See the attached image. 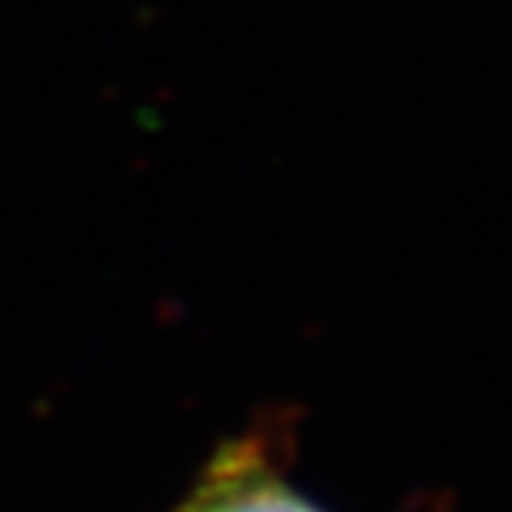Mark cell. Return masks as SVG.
Wrapping results in <instances>:
<instances>
[{
  "label": "cell",
  "mask_w": 512,
  "mask_h": 512,
  "mask_svg": "<svg viewBox=\"0 0 512 512\" xmlns=\"http://www.w3.org/2000/svg\"><path fill=\"white\" fill-rule=\"evenodd\" d=\"M168 512H328L285 473V424L253 427L210 452Z\"/></svg>",
  "instance_id": "1"
}]
</instances>
